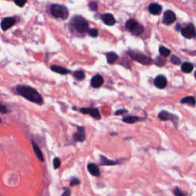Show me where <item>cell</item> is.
Segmentation results:
<instances>
[{
  "label": "cell",
  "instance_id": "obj_1",
  "mask_svg": "<svg viewBox=\"0 0 196 196\" xmlns=\"http://www.w3.org/2000/svg\"><path fill=\"white\" fill-rule=\"evenodd\" d=\"M16 91L18 94L29 101L39 105L43 103V98L41 95L35 88L30 86L18 85L16 87Z\"/></svg>",
  "mask_w": 196,
  "mask_h": 196
},
{
  "label": "cell",
  "instance_id": "obj_2",
  "mask_svg": "<svg viewBox=\"0 0 196 196\" xmlns=\"http://www.w3.org/2000/svg\"><path fill=\"white\" fill-rule=\"evenodd\" d=\"M71 25L79 34H85L89 31L88 22L85 18L80 15H76L72 18Z\"/></svg>",
  "mask_w": 196,
  "mask_h": 196
},
{
  "label": "cell",
  "instance_id": "obj_3",
  "mask_svg": "<svg viewBox=\"0 0 196 196\" xmlns=\"http://www.w3.org/2000/svg\"><path fill=\"white\" fill-rule=\"evenodd\" d=\"M50 11L52 15L55 18L66 19L69 16L68 9L65 6L59 4H53L51 6Z\"/></svg>",
  "mask_w": 196,
  "mask_h": 196
},
{
  "label": "cell",
  "instance_id": "obj_4",
  "mask_svg": "<svg viewBox=\"0 0 196 196\" xmlns=\"http://www.w3.org/2000/svg\"><path fill=\"white\" fill-rule=\"evenodd\" d=\"M126 28L134 35H140L144 31V28L133 18H130L126 23Z\"/></svg>",
  "mask_w": 196,
  "mask_h": 196
},
{
  "label": "cell",
  "instance_id": "obj_5",
  "mask_svg": "<svg viewBox=\"0 0 196 196\" xmlns=\"http://www.w3.org/2000/svg\"><path fill=\"white\" fill-rule=\"evenodd\" d=\"M129 55L135 61L143 64H150L152 63V60L148 56L137 52H129Z\"/></svg>",
  "mask_w": 196,
  "mask_h": 196
},
{
  "label": "cell",
  "instance_id": "obj_6",
  "mask_svg": "<svg viewBox=\"0 0 196 196\" xmlns=\"http://www.w3.org/2000/svg\"><path fill=\"white\" fill-rule=\"evenodd\" d=\"M79 110L80 112L84 114H89V115H90L93 118L96 119V120H100L101 118L100 112H99L98 109H97V108H80Z\"/></svg>",
  "mask_w": 196,
  "mask_h": 196
},
{
  "label": "cell",
  "instance_id": "obj_7",
  "mask_svg": "<svg viewBox=\"0 0 196 196\" xmlns=\"http://www.w3.org/2000/svg\"><path fill=\"white\" fill-rule=\"evenodd\" d=\"M182 35L186 38H192L195 36L196 32L195 29L192 25H189L184 27L181 31Z\"/></svg>",
  "mask_w": 196,
  "mask_h": 196
},
{
  "label": "cell",
  "instance_id": "obj_8",
  "mask_svg": "<svg viewBox=\"0 0 196 196\" xmlns=\"http://www.w3.org/2000/svg\"><path fill=\"white\" fill-rule=\"evenodd\" d=\"M15 19L12 17H6L3 18L1 21V29L3 31H6L9 29L12 28L15 25Z\"/></svg>",
  "mask_w": 196,
  "mask_h": 196
},
{
  "label": "cell",
  "instance_id": "obj_9",
  "mask_svg": "<svg viewBox=\"0 0 196 196\" xmlns=\"http://www.w3.org/2000/svg\"><path fill=\"white\" fill-rule=\"evenodd\" d=\"M78 131L74 134V140L76 142H84L86 139V133L84 128L82 126H78Z\"/></svg>",
  "mask_w": 196,
  "mask_h": 196
},
{
  "label": "cell",
  "instance_id": "obj_10",
  "mask_svg": "<svg viewBox=\"0 0 196 196\" xmlns=\"http://www.w3.org/2000/svg\"><path fill=\"white\" fill-rule=\"evenodd\" d=\"M176 19L175 14L172 11L168 10L164 13V17H163V22L166 25H170L173 23Z\"/></svg>",
  "mask_w": 196,
  "mask_h": 196
},
{
  "label": "cell",
  "instance_id": "obj_11",
  "mask_svg": "<svg viewBox=\"0 0 196 196\" xmlns=\"http://www.w3.org/2000/svg\"><path fill=\"white\" fill-rule=\"evenodd\" d=\"M154 84L158 88L163 89L167 85V80L163 75H159L158 77L156 78L155 81H154Z\"/></svg>",
  "mask_w": 196,
  "mask_h": 196
},
{
  "label": "cell",
  "instance_id": "obj_12",
  "mask_svg": "<svg viewBox=\"0 0 196 196\" xmlns=\"http://www.w3.org/2000/svg\"><path fill=\"white\" fill-rule=\"evenodd\" d=\"M101 19L103 20V22L106 25H113L116 23V20L114 18L113 15H111L110 13H105L103 15H102Z\"/></svg>",
  "mask_w": 196,
  "mask_h": 196
},
{
  "label": "cell",
  "instance_id": "obj_13",
  "mask_svg": "<svg viewBox=\"0 0 196 196\" xmlns=\"http://www.w3.org/2000/svg\"><path fill=\"white\" fill-rule=\"evenodd\" d=\"M149 11L152 15H159L162 12V6L158 3H151L149 6Z\"/></svg>",
  "mask_w": 196,
  "mask_h": 196
},
{
  "label": "cell",
  "instance_id": "obj_14",
  "mask_svg": "<svg viewBox=\"0 0 196 196\" xmlns=\"http://www.w3.org/2000/svg\"><path fill=\"white\" fill-rule=\"evenodd\" d=\"M103 84V78L100 75H95L91 79V86L94 88H99Z\"/></svg>",
  "mask_w": 196,
  "mask_h": 196
},
{
  "label": "cell",
  "instance_id": "obj_15",
  "mask_svg": "<svg viewBox=\"0 0 196 196\" xmlns=\"http://www.w3.org/2000/svg\"><path fill=\"white\" fill-rule=\"evenodd\" d=\"M87 170L94 176H99L100 174L98 166L96 164H94V163H89L87 165Z\"/></svg>",
  "mask_w": 196,
  "mask_h": 196
},
{
  "label": "cell",
  "instance_id": "obj_16",
  "mask_svg": "<svg viewBox=\"0 0 196 196\" xmlns=\"http://www.w3.org/2000/svg\"><path fill=\"white\" fill-rule=\"evenodd\" d=\"M51 70L62 75H65L70 73V71H69L68 69H67L66 67H61V66H58V65L51 66Z\"/></svg>",
  "mask_w": 196,
  "mask_h": 196
},
{
  "label": "cell",
  "instance_id": "obj_17",
  "mask_svg": "<svg viewBox=\"0 0 196 196\" xmlns=\"http://www.w3.org/2000/svg\"><path fill=\"white\" fill-rule=\"evenodd\" d=\"M159 118L162 120H172L174 123H175L174 119H176L177 120V117L175 116L172 115V114L166 112V111H162V112H160L159 114Z\"/></svg>",
  "mask_w": 196,
  "mask_h": 196
},
{
  "label": "cell",
  "instance_id": "obj_18",
  "mask_svg": "<svg viewBox=\"0 0 196 196\" xmlns=\"http://www.w3.org/2000/svg\"><path fill=\"white\" fill-rule=\"evenodd\" d=\"M32 147H33V150L34 152H35V154H36L37 157H38V159L39 160H41V162L44 161V156H43V154L42 152H41V150L40 149L39 146H38V145L36 144V143H35V142H32Z\"/></svg>",
  "mask_w": 196,
  "mask_h": 196
},
{
  "label": "cell",
  "instance_id": "obj_19",
  "mask_svg": "<svg viewBox=\"0 0 196 196\" xmlns=\"http://www.w3.org/2000/svg\"><path fill=\"white\" fill-rule=\"evenodd\" d=\"M106 61H107L108 64H112L117 61L118 58V55L115 53V52H108L106 53Z\"/></svg>",
  "mask_w": 196,
  "mask_h": 196
},
{
  "label": "cell",
  "instance_id": "obj_20",
  "mask_svg": "<svg viewBox=\"0 0 196 196\" xmlns=\"http://www.w3.org/2000/svg\"><path fill=\"white\" fill-rule=\"evenodd\" d=\"M100 163H101L102 165H103V166H113V165L117 164L118 163H117V162L112 161V160L108 159H106V157L101 156H100Z\"/></svg>",
  "mask_w": 196,
  "mask_h": 196
},
{
  "label": "cell",
  "instance_id": "obj_21",
  "mask_svg": "<svg viewBox=\"0 0 196 196\" xmlns=\"http://www.w3.org/2000/svg\"><path fill=\"white\" fill-rule=\"evenodd\" d=\"M193 70V65L191 63L186 62L182 65V71L185 73H190Z\"/></svg>",
  "mask_w": 196,
  "mask_h": 196
},
{
  "label": "cell",
  "instance_id": "obj_22",
  "mask_svg": "<svg viewBox=\"0 0 196 196\" xmlns=\"http://www.w3.org/2000/svg\"><path fill=\"white\" fill-rule=\"evenodd\" d=\"M141 119L138 117H134V116H129V117H126L123 119V121L127 123H133L137 121H140Z\"/></svg>",
  "mask_w": 196,
  "mask_h": 196
},
{
  "label": "cell",
  "instance_id": "obj_23",
  "mask_svg": "<svg viewBox=\"0 0 196 196\" xmlns=\"http://www.w3.org/2000/svg\"><path fill=\"white\" fill-rule=\"evenodd\" d=\"M182 103H188L189 105H192V106H195L196 101L195 99L193 97H186V98L182 99L181 100Z\"/></svg>",
  "mask_w": 196,
  "mask_h": 196
},
{
  "label": "cell",
  "instance_id": "obj_24",
  "mask_svg": "<svg viewBox=\"0 0 196 196\" xmlns=\"http://www.w3.org/2000/svg\"><path fill=\"white\" fill-rule=\"evenodd\" d=\"M74 78L76 80H78V81H82V80L85 78V74H84L83 71H77L74 74Z\"/></svg>",
  "mask_w": 196,
  "mask_h": 196
},
{
  "label": "cell",
  "instance_id": "obj_25",
  "mask_svg": "<svg viewBox=\"0 0 196 196\" xmlns=\"http://www.w3.org/2000/svg\"><path fill=\"white\" fill-rule=\"evenodd\" d=\"M159 53L160 55L163 57H168L169 55H170V51L166 47H163V46H161L159 47Z\"/></svg>",
  "mask_w": 196,
  "mask_h": 196
},
{
  "label": "cell",
  "instance_id": "obj_26",
  "mask_svg": "<svg viewBox=\"0 0 196 196\" xmlns=\"http://www.w3.org/2000/svg\"><path fill=\"white\" fill-rule=\"evenodd\" d=\"M173 193L175 196H187V194H186V192H183L179 187L174 188Z\"/></svg>",
  "mask_w": 196,
  "mask_h": 196
},
{
  "label": "cell",
  "instance_id": "obj_27",
  "mask_svg": "<svg viewBox=\"0 0 196 196\" xmlns=\"http://www.w3.org/2000/svg\"><path fill=\"white\" fill-rule=\"evenodd\" d=\"M166 63V60L163 57H157L155 60V64L158 66H163Z\"/></svg>",
  "mask_w": 196,
  "mask_h": 196
},
{
  "label": "cell",
  "instance_id": "obj_28",
  "mask_svg": "<svg viewBox=\"0 0 196 196\" xmlns=\"http://www.w3.org/2000/svg\"><path fill=\"white\" fill-rule=\"evenodd\" d=\"M88 34L93 38H96L98 35V31L96 29H91L88 31Z\"/></svg>",
  "mask_w": 196,
  "mask_h": 196
},
{
  "label": "cell",
  "instance_id": "obj_29",
  "mask_svg": "<svg viewBox=\"0 0 196 196\" xmlns=\"http://www.w3.org/2000/svg\"><path fill=\"white\" fill-rule=\"evenodd\" d=\"M53 165H54V168H55V169H58V168L61 166V160H60V159L55 158V159H54L53 161Z\"/></svg>",
  "mask_w": 196,
  "mask_h": 196
},
{
  "label": "cell",
  "instance_id": "obj_30",
  "mask_svg": "<svg viewBox=\"0 0 196 196\" xmlns=\"http://www.w3.org/2000/svg\"><path fill=\"white\" fill-rule=\"evenodd\" d=\"M89 9L91 11H95L98 9V3L96 2H90L89 3Z\"/></svg>",
  "mask_w": 196,
  "mask_h": 196
},
{
  "label": "cell",
  "instance_id": "obj_31",
  "mask_svg": "<svg viewBox=\"0 0 196 196\" xmlns=\"http://www.w3.org/2000/svg\"><path fill=\"white\" fill-rule=\"evenodd\" d=\"M171 61L174 64H179L181 63V61H180L179 58L177 56H175V55H172V58H171Z\"/></svg>",
  "mask_w": 196,
  "mask_h": 196
},
{
  "label": "cell",
  "instance_id": "obj_32",
  "mask_svg": "<svg viewBox=\"0 0 196 196\" xmlns=\"http://www.w3.org/2000/svg\"><path fill=\"white\" fill-rule=\"evenodd\" d=\"M80 180L78 179H74L73 180H71V183H70V186H76V185H79L80 184Z\"/></svg>",
  "mask_w": 196,
  "mask_h": 196
},
{
  "label": "cell",
  "instance_id": "obj_33",
  "mask_svg": "<svg viewBox=\"0 0 196 196\" xmlns=\"http://www.w3.org/2000/svg\"><path fill=\"white\" fill-rule=\"evenodd\" d=\"M7 112H8L7 108H6L3 104H1V103H0V113H6Z\"/></svg>",
  "mask_w": 196,
  "mask_h": 196
},
{
  "label": "cell",
  "instance_id": "obj_34",
  "mask_svg": "<svg viewBox=\"0 0 196 196\" xmlns=\"http://www.w3.org/2000/svg\"><path fill=\"white\" fill-rule=\"evenodd\" d=\"M26 2H27L26 1H21V0H19V1H15V4H16L17 6H19V7H22V6H24Z\"/></svg>",
  "mask_w": 196,
  "mask_h": 196
},
{
  "label": "cell",
  "instance_id": "obj_35",
  "mask_svg": "<svg viewBox=\"0 0 196 196\" xmlns=\"http://www.w3.org/2000/svg\"><path fill=\"white\" fill-rule=\"evenodd\" d=\"M61 196H71V192L68 189H66Z\"/></svg>",
  "mask_w": 196,
  "mask_h": 196
},
{
  "label": "cell",
  "instance_id": "obj_36",
  "mask_svg": "<svg viewBox=\"0 0 196 196\" xmlns=\"http://www.w3.org/2000/svg\"><path fill=\"white\" fill-rule=\"evenodd\" d=\"M126 113V110H117V112L115 113V114L119 115V114H122V113Z\"/></svg>",
  "mask_w": 196,
  "mask_h": 196
},
{
  "label": "cell",
  "instance_id": "obj_37",
  "mask_svg": "<svg viewBox=\"0 0 196 196\" xmlns=\"http://www.w3.org/2000/svg\"><path fill=\"white\" fill-rule=\"evenodd\" d=\"M195 78H196V71H195Z\"/></svg>",
  "mask_w": 196,
  "mask_h": 196
},
{
  "label": "cell",
  "instance_id": "obj_38",
  "mask_svg": "<svg viewBox=\"0 0 196 196\" xmlns=\"http://www.w3.org/2000/svg\"><path fill=\"white\" fill-rule=\"evenodd\" d=\"M0 123H1V119H0Z\"/></svg>",
  "mask_w": 196,
  "mask_h": 196
}]
</instances>
